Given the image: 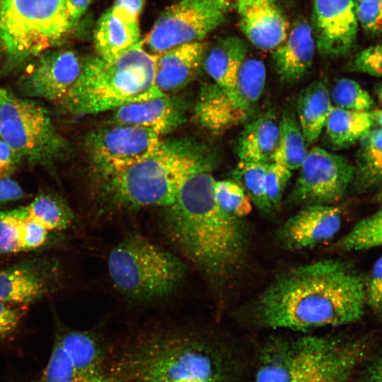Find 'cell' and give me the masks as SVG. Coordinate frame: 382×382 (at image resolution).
<instances>
[{"mask_svg": "<svg viewBox=\"0 0 382 382\" xmlns=\"http://www.w3.org/2000/svg\"><path fill=\"white\" fill-rule=\"evenodd\" d=\"M365 278L349 263L323 259L277 277L257 298L255 322L268 328L306 331L360 320Z\"/></svg>", "mask_w": 382, "mask_h": 382, "instance_id": "1", "label": "cell"}, {"mask_svg": "<svg viewBox=\"0 0 382 382\" xmlns=\"http://www.w3.org/2000/svg\"><path fill=\"white\" fill-rule=\"evenodd\" d=\"M216 166L191 174L166 207L163 231L170 243L203 274L215 289L226 286L243 268L248 241L241 219L217 204Z\"/></svg>", "mask_w": 382, "mask_h": 382, "instance_id": "2", "label": "cell"}, {"mask_svg": "<svg viewBox=\"0 0 382 382\" xmlns=\"http://www.w3.org/2000/svg\"><path fill=\"white\" fill-rule=\"evenodd\" d=\"M108 368L122 382H224L213 339L175 325L141 328L110 343Z\"/></svg>", "mask_w": 382, "mask_h": 382, "instance_id": "3", "label": "cell"}, {"mask_svg": "<svg viewBox=\"0 0 382 382\" xmlns=\"http://www.w3.org/2000/svg\"><path fill=\"white\" fill-rule=\"evenodd\" d=\"M218 154L193 140H163L149 156L110 178L105 191L106 205L135 209L171 205L193 173L219 163Z\"/></svg>", "mask_w": 382, "mask_h": 382, "instance_id": "4", "label": "cell"}, {"mask_svg": "<svg viewBox=\"0 0 382 382\" xmlns=\"http://www.w3.org/2000/svg\"><path fill=\"white\" fill-rule=\"evenodd\" d=\"M155 55L141 40L121 54L83 62L81 73L59 102L74 115L96 114L163 96L154 84Z\"/></svg>", "mask_w": 382, "mask_h": 382, "instance_id": "5", "label": "cell"}, {"mask_svg": "<svg viewBox=\"0 0 382 382\" xmlns=\"http://www.w3.org/2000/svg\"><path fill=\"white\" fill-rule=\"evenodd\" d=\"M364 354L361 343L334 337L274 339L262 351L256 382H349Z\"/></svg>", "mask_w": 382, "mask_h": 382, "instance_id": "6", "label": "cell"}, {"mask_svg": "<svg viewBox=\"0 0 382 382\" xmlns=\"http://www.w3.org/2000/svg\"><path fill=\"white\" fill-rule=\"evenodd\" d=\"M107 268L117 293L130 303L141 304L175 294L187 270L180 256L136 232L110 250Z\"/></svg>", "mask_w": 382, "mask_h": 382, "instance_id": "7", "label": "cell"}, {"mask_svg": "<svg viewBox=\"0 0 382 382\" xmlns=\"http://www.w3.org/2000/svg\"><path fill=\"white\" fill-rule=\"evenodd\" d=\"M72 27L66 0H0V40L11 64L52 50Z\"/></svg>", "mask_w": 382, "mask_h": 382, "instance_id": "8", "label": "cell"}, {"mask_svg": "<svg viewBox=\"0 0 382 382\" xmlns=\"http://www.w3.org/2000/svg\"><path fill=\"white\" fill-rule=\"evenodd\" d=\"M0 137L18 158L34 164H51L60 158L66 143L41 103L0 88Z\"/></svg>", "mask_w": 382, "mask_h": 382, "instance_id": "9", "label": "cell"}, {"mask_svg": "<svg viewBox=\"0 0 382 382\" xmlns=\"http://www.w3.org/2000/svg\"><path fill=\"white\" fill-rule=\"evenodd\" d=\"M266 76L262 60L245 59L233 86H204L195 107L199 124L214 134H221L245 122L263 93Z\"/></svg>", "mask_w": 382, "mask_h": 382, "instance_id": "10", "label": "cell"}, {"mask_svg": "<svg viewBox=\"0 0 382 382\" xmlns=\"http://www.w3.org/2000/svg\"><path fill=\"white\" fill-rule=\"evenodd\" d=\"M226 13L209 0H181L166 9L141 40L144 49L158 54L201 41L225 21Z\"/></svg>", "mask_w": 382, "mask_h": 382, "instance_id": "11", "label": "cell"}, {"mask_svg": "<svg viewBox=\"0 0 382 382\" xmlns=\"http://www.w3.org/2000/svg\"><path fill=\"white\" fill-rule=\"evenodd\" d=\"M162 141L151 129L113 124L92 133L86 149L94 169L110 180L149 156Z\"/></svg>", "mask_w": 382, "mask_h": 382, "instance_id": "12", "label": "cell"}, {"mask_svg": "<svg viewBox=\"0 0 382 382\" xmlns=\"http://www.w3.org/2000/svg\"><path fill=\"white\" fill-rule=\"evenodd\" d=\"M289 198L294 204H333L353 183L354 166L345 156L319 146L308 151Z\"/></svg>", "mask_w": 382, "mask_h": 382, "instance_id": "13", "label": "cell"}, {"mask_svg": "<svg viewBox=\"0 0 382 382\" xmlns=\"http://www.w3.org/2000/svg\"><path fill=\"white\" fill-rule=\"evenodd\" d=\"M35 58L20 80L22 93L59 103L78 80L83 62L70 50H50Z\"/></svg>", "mask_w": 382, "mask_h": 382, "instance_id": "14", "label": "cell"}, {"mask_svg": "<svg viewBox=\"0 0 382 382\" xmlns=\"http://www.w3.org/2000/svg\"><path fill=\"white\" fill-rule=\"evenodd\" d=\"M358 24L353 0H313L311 27L321 55L348 54L356 42Z\"/></svg>", "mask_w": 382, "mask_h": 382, "instance_id": "15", "label": "cell"}, {"mask_svg": "<svg viewBox=\"0 0 382 382\" xmlns=\"http://www.w3.org/2000/svg\"><path fill=\"white\" fill-rule=\"evenodd\" d=\"M342 223V212L334 204H312L287 219L278 231V239L290 250L308 249L335 237Z\"/></svg>", "mask_w": 382, "mask_h": 382, "instance_id": "16", "label": "cell"}, {"mask_svg": "<svg viewBox=\"0 0 382 382\" xmlns=\"http://www.w3.org/2000/svg\"><path fill=\"white\" fill-rule=\"evenodd\" d=\"M236 9L241 30L257 49L272 51L286 39L289 24L279 0H240Z\"/></svg>", "mask_w": 382, "mask_h": 382, "instance_id": "17", "label": "cell"}, {"mask_svg": "<svg viewBox=\"0 0 382 382\" xmlns=\"http://www.w3.org/2000/svg\"><path fill=\"white\" fill-rule=\"evenodd\" d=\"M115 125L151 129L162 136L175 129L186 120V108L180 99L163 95L122 105L113 110Z\"/></svg>", "mask_w": 382, "mask_h": 382, "instance_id": "18", "label": "cell"}, {"mask_svg": "<svg viewBox=\"0 0 382 382\" xmlns=\"http://www.w3.org/2000/svg\"><path fill=\"white\" fill-rule=\"evenodd\" d=\"M207 51L202 41L184 44L155 55L154 84L163 95H173L196 76Z\"/></svg>", "mask_w": 382, "mask_h": 382, "instance_id": "19", "label": "cell"}, {"mask_svg": "<svg viewBox=\"0 0 382 382\" xmlns=\"http://www.w3.org/2000/svg\"><path fill=\"white\" fill-rule=\"evenodd\" d=\"M316 44L311 25L304 20L296 21L286 39L272 52L274 70L281 81H299L312 66Z\"/></svg>", "mask_w": 382, "mask_h": 382, "instance_id": "20", "label": "cell"}, {"mask_svg": "<svg viewBox=\"0 0 382 382\" xmlns=\"http://www.w3.org/2000/svg\"><path fill=\"white\" fill-rule=\"evenodd\" d=\"M53 272L34 262L0 270V302L27 306L41 298L52 288Z\"/></svg>", "mask_w": 382, "mask_h": 382, "instance_id": "21", "label": "cell"}, {"mask_svg": "<svg viewBox=\"0 0 382 382\" xmlns=\"http://www.w3.org/2000/svg\"><path fill=\"white\" fill-rule=\"evenodd\" d=\"M140 40L138 19L114 6L101 16L94 32L98 56L105 59L121 54Z\"/></svg>", "mask_w": 382, "mask_h": 382, "instance_id": "22", "label": "cell"}, {"mask_svg": "<svg viewBox=\"0 0 382 382\" xmlns=\"http://www.w3.org/2000/svg\"><path fill=\"white\" fill-rule=\"evenodd\" d=\"M279 135V122L274 111L260 114L245 126L238 137L236 151L239 161L272 162Z\"/></svg>", "mask_w": 382, "mask_h": 382, "instance_id": "23", "label": "cell"}, {"mask_svg": "<svg viewBox=\"0 0 382 382\" xmlns=\"http://www.w3.org/2000/svg\"><path fill=\"white\" fill-rule=\"evenodd\" d=\"M248 45L236 35H228L219 40L206 53L202 64L214 83L231 88L235 85L242 64L246 59Z\"/></svg>", "mask_w": 382, "mask_h": 382, "instance_id": "24", "label": "cell"}, {"mask_svg": "<svg viewBox=\"0 0 382 382\" xmlns=\"http://www.w3.org/2000/svg\"><path fill=\"white\" fill-rule=\"evenodd\" d=\"M333 107L330 91L321 80L312 82L301 91L297 117L307 144L319 138Z\"/></svg>", "mask_w": 382, "mask_h": 382, "instance_id": "25", "label": "cell"}, {"mask_svg": "<svg viewBox=\"0 0 382 382\" xmlns=\"http://www.w3.org/2000/svg\"><path fill=\"white\" fill-rule=\"evenodd\" d=\"M375 125L371 111H355L334 106L325 125V136L335 149L360 141Z\"/></svg>", "mask_w": 382, "mask_h": 382, "instance_id": "26", "label": "cell"}, {"mask_svg": "<svg viewBox=\"0 0 382 382\" xmlns=\"http://www.w3.org/2000/svg\"><path fill=\"white\" fill-rule=\"evenodd\" d=\"M353 185L359 192L382 189V128H373L360 141Z\"/></svg>", "mask_w": 382, "mask_h": 382, "instance_id": "27", "label": "cell"}, {"mask_svg": "<svg viewBox=\"0 0 382 382\" xmlns=\"http://www.w3.org/2000/svg\"><path fill=\"white\" fill-rule=\"evenodd\" d=\"M279 135L272 162L291 170L299 168L307 154V143L298 120L290 113H284L279 121Z\"/></svg>", "mask_w": 382, "mask_h": 382, "instance_id": "28", "label": "cell"}, {"mask_svg": "<svg viewBox=\"0 0 382 382\" xmlns=\"http://www.w3.org/2000/svg\"><path fill=\"white\" fill-rule=\"evenodd\" d=\"M35 382H122L110 374H98L83 371L70 361L59 342L53 347L41 374Z\"/></svg>", "mask_w": 382, "mask_h": 382, "instance_id": "29", "label": "cell"}, {"mask_svg": "<svg viewBox=\"0 0 382 382\" xmlns=\"http://www.w3.org/2000/svg\"><path fill=\"white\" fill-rule=\"evenodd\" d=\"M27 217H31L48 231L67 228L74 221V215L61 198L52 194H41L27 207Z\"/></svg>", "mask_w": 382, "mask_h": 382, "instance_id": "30", "label": "cell"}, {"mask_svg": "<svg viewBox=\"0 0 382 382\" xmlns=\"http://www.w3.org/2000/svg\"><path fill=\"white\" fill-rule=\"evenodd\" d=\"M382 246V207L361 219L333 246L340 251H357Z\"/></svg>", "mask_w": 382, "mask_h": 382, "instance_id": "31", "label": "cell"}, {"mask_svg": "<svg viewBox=\"0 0 382 382\" xmlns=\"http://www.w3.org/2000/svg\"><path fill=\"white\" fill-rule=\"evenodd\" d=\"M267 164L239 161L232 171L233 180L243 188L252 203L265 214L273 209L265 188V174Z\"/></svg>", "mask_w": 382, "mask_h": 382, "instance_id": "32", "label": "cell"}, {"mask_svg": "<svg viewBox=\"0 0 382 382\" xmlns=\"http://www.w3.org/2000/svg\"><path fill=\"white\" fill-rule=\"evenodd\" d=\"M330 93L335 106L355 111H371L374 101L359 83L351 79H341L333 86Z\"/></svg>", "mask_w": 382, "mask_h": 382, "instance_id": "33", "label": "cell"}, {"mask_svg": "<svg viewBox=\"0 0 382 382\" xmlns=\"http://www.w3.org/2000/svg\"><path fill=\"white\" fill-rule=\"evenodd\" d=\"M214 195L217 204L226 213L242 219L252 210V202L243 188L233 180H216Z\"/></svg>", "mask_w": 382, "mask_h": 382, "instance_id": "34", "label": "cell"}, {"mask_svg": "<svg viewBox=\"0 0 382 382\" xmlns=\"http://www.w3.org/2000/svg\"><path fill=\"white\" fill-rule=\"evenodd\" d=\"M291 175V170L282 164L275 162L267 164L265 174V188L272 209H277L280 205Z\"/></svg>", "mask_w": 382, "mask_h": 382, "instance_id": "35", "label": "cell"}, {"mask_svg": "<svg viewBox=\"0 0 382 382\" xmlns=\"http://www.w3.org/2000/svg\"><path fill=\"white\" fill-rule=\"evenodd\" d=\"M21 221L13 210L0 213V254L23 250L20 235Z\"/></svg>", "mask_w": 382, "mask_h": 382, "instance_id": "36", "label": "cell"}, {"mask_svg": "<svg viewBox=\"0 0 382 382\" xmlns=\"http://www.w3.org/2000/svg\"><path fill=\"white\" fill-rule=\"evenodd\" d=\"M347 69L382 77V43L369 46L356 54L349 62Z\"/></svg>", "mask_w": 382, "mask_h": 382, "instance_id": "37", "label": "cell"}, {"mask_svg": "<svg viewBox=\"0 0 382 382\" xmlns=\"http://www.w3.org/2000/svg\"><path fill=\"white\" fill-rule=\"evenodd\" d=\"M358 23L366 31L382 33V0H368L355 4Z\"/></svg>", "mask_w": 382, "mask_h": 382, "instance_id": "38", "label": "cell"}, {"mask_svg": "<svg viewBox=\"0 0 382 382\" xmlns=\"http://www.w3.org/2000/svg\"><path fill=\"white\" fill-rule=\"evenodd\" d=\"M366 305L376 314L382 316V255L375 262L365 279Z\"/></svg>", "mask_w": 382, "mask_h": 382, "instance_id": "39", "label": "cell"}, {"mask_svg": "<svg viewBox=\"0 0 382 382\" xmlns=\"http://www.w3.org/2000/svg\"><path fill=\"white\" fill-rule=\"evenodd\" d=\"M26 311L25 305L0 302V342L16 332Z\"/></svg>", "mask_w": 382, "mask_h": 382, "instance_id": "40", "label": "cell"}, {"mask_svg": "<svg viewBox=\"0 0 382 382\" xmlns=\"http://www.w3.org/2000/svg\"><path fill=\"white\" fill-rule=\"evenodd\" d=\"M47 231L44 226L31 217L28 216L22 220L20 235L23 250L42 245L47 239Z\"/></svg>", "mask_w": 382, "mask_h": 382, "instance_id": "41", "label": "cell"}, {"mask_svg": "<svg viewBox=\"0 0 382 382\" xmlns=\"http://www.w3.org/2000/svg\"><path fill=\"white\" fill-rule=\"evenodd\" d=\"M24 192L21 186L9 177H0V207L21 199Z\"/></svg>", "mask_w": 382, "mask_h": 382, "instance_id": "42", "label": "cell"}, {"mask_svg": "<svg viewBox=\"0 0 382 382\" xmlns=\"http://www.w3.org/2000/svg\"><path fill=\"white\" fill-rule=\"evenodd\" d=\"M19 161L12 149L0 137V177H9Z\"/></svg>", "mask_w": 382, "mask_h": 382, "instance_id": "43", "label": "cell"}, {"mask_svg": "<svg viewBox=\"0 0 382 382\" xmlns=\"http://www.w3.org/2000/svg\"><path fill=\"white\" fill-rule=\"evenodd\" d=\"M92 0H66V11L74 23L84 13Z\"/></svg>", "mask_w": 382, "mask_h": 382, "instance_id": "44", "label": "cell"}, {"mask_svg": "<svg viewBox=\"0 0 382 382\" xmlns=\"http://www.w3.org/2000/svg\"><path fill=\"white\" fill-rule=\"evenodd\" d=\"M144 0H115L114 6L129 16L137 18L140 14Z\"/></svg>", "mask_w": 382, "mask_h": 382, "instance_id": "45", "label": "cell"}, {"mask_svg": "<svg viewBox=\"0 0 382 382\" xmlns=\"http://www.w3.org/2000/svg\"><path fill=\"white\" fill-rule=\"evenodd\" d=\"M216 8L226 13L237 8L240 0H209Z\"/></svg>", "mask_w": 382, "mask_h": 382, "instance_id": "46", "label": "cell"}, {"mask_svg": "<svg viewBox=\"0 0 382 382\" xmlns=\"http://www.w3.org/2000/svg\"><path fill=\"white\" fill-rule=\"evenodd\" d=\"M369 378L371 382H382V357L371 367Z\"/></svg>", "mask_w": 382, "mask_h": 382, "instance_id": "47", "label": "cell"}, {"mask_svg": "<svg viewBox=\"0 0 382 382\" xmlns=\"http://www.w3.org/2000/svg\"><path fill=\"white\" fill-rule=\"evenodd\" d=\"M371 113L375 125L382 128V109L371 110Z\"/></svg>", "mask_w": 382, "mask_h": 382, "instance_id": "48", "label": "cell"}, {"mask_svg": "<svg viewBox=\"0 0 382 382\" xmlns=\"http://www.w3.org/2000/svg\"><path fill=\"white\" fill-rule=\"evenodd\" d=\"M375 92L377 98L382 103V82L376 86Z\"/></svg>", "mask_w": 382, "mask_h": 382, "instance_id": "49", "label": "cell"}, {"mask_svg": "<svg viewBox=\"0 0 382 382\" xmlns=\"http://www.w3.org/2000/svg\"><path fill=\"white\" fill-rule=\"evenodd\" d=\"M374 202L382 205V189L378 190L374 197Z\"/></svg>", "mask_w": 382, "mask_h": 382, "instance_id": "50", "label": "cell"}, {"mask_svg": "<svg viewBox=\"0 0 382 382\" xmlns=\"http://www.w3.org/2000/svg\"><path fill=\"white\" fill-rule=\"evenodd\" d=\"M4 47H3V45H2V42L0 40V63H1V57H2V54H3V52H4Z\"/></svg>", "mask_w": 382, "mask_h": 382, "instance_id": "51", "label": "cell"}, {"mask_svg": "<svg viewBox=\"0 0 382 382\" xmlns=\"http://www.w3.org/2000/svg\"><path fill=\"white\" fill-rule=\"evenodd\" d=\"M353 1H354L355 4H357V3H361V2L366 1L368 0H353Z\"/></svg>", "mask_w": 382, "mask_h": 382, "instance_id": "52", "label": "cell"}, {"mask_svg": "<svg viewBox=\"0 0 382 382\" xmlns=\"http://www.w3.org/2000/svg\"><path fill=\"white\" fill-rule=\"evenodd\" d=\"M284 1H286V2H290V1H291L292 0H284Z\"/></svg>", "mask_w": 382, "mask_h": 382, "instance_id": "53", "label": "cell"}, {"mask_svg": "<svg viewBox=\"0 0 382 382\" xmlns=\"http://www.w3.org/2000/svg\"><path fill=\"white\" fill-rule=\"evenodd\" d=\"M0 134H1V118H0Z\"/></svg>", "mask_w": 382, "mask_h": 382, "instance_id": "54", "label": "cell"}]
</instances>
